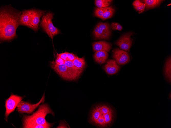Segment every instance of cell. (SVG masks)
Instances as JSON below:
<instances>
[{"label":"cell","instance_id":"cell-1","mask_svg":"<svg viewBox=\"0 0 171 128\" xmlns=\"http://www.w3.org/2000/svg\"><path fill=\"white\" fill-rule=\"evenodd\" d=\"M20 11L10 5L1 8L0 12V38L1 41L10 40L16 36V31L19 25Z\"/></svg>","mask_w":171,"mask_h":128},{"label":"cell","instance_id":"cell-2","mask_svg":"<svg viewBox=\"0 0 171 128\" xmlns=\"http://www.w3.org/2000/svg\"><path fill=\"white\" fill-rule=\"evenodd\" d=\"M51 114L53 116L55 114L47 103L42 104L36 112L30 115H24L23 118V125L27 124H48L45 119L46 115Z\"/></svg>","mask_w":171,"mask_h":128},{"label":"cell","instance_id":"cell-3","mask_svg":"<svg viewBox=\"0 0 171 128\" xmlns=\"http://www.w3.org/2000/svg\"><path fill=\"white\" fill-rule=\"evenodd\" d=\"M53 14L48 12L42 17L40 25L43 30L52 39L54 37L60 32L59 30L53 25L52 19Z\"/></svg>","mask_w":171,"mask_h":128},{"label":"cell","instance_id":"cell-4","mask_svg":"<svg viewBox=\"0 0 171 128\" xmlns=\"http://www.w3.org/2000/svg\"><path fill=\"white\" fill-rule=\"evenodd\" d=\"M51 67L63 79L68 80H75L76 78L72 72L64 64L58 65L55 61L50 62Z\"/></svg>","mask_w":171,"mask_h":128},{"label":"cell","instance_id":"cell-5","mask_svg":"<svg viewBox=\"0 0 171 128\" xmlns=\"http://www.w3.org/2000/svg\"><path fill=\"white\" fill-rule=\"evenodd\" d=\"M93 33L97 39H108L111 34L110 26L106 22H100L94 28Z\"/></svg>","mask_w":171,"mask_h":128},{"label":"cell","instance_id":"cell-6","mask_svg":"<svg viewBox=\"0 0 171 128\" xmlns=\"http://www.w3.org/2000/svg\"><path fill=\"white\" fill-rule=\"evenodd\" d=\"M23 99L22 97L17 95L11 94L7 99L5 102V120L7 122L9 115L13 111L19 103Z\"/></svg>","mask_w":171,"mask_h":128},{"label":"cell","instance_id":"cell-7","mask_svg":"<svg viewBox=\"0 0 171 128\" xmlns=\"http://www.w3.org/2000/svg\"><path fill=\"white\" fill-rule=\"evenodd\" d=\"M45 94L44 93L39 101L36 103L32 104L29 103L21 101L17 105V111L21 114L27 113L30 114L34 110L45 100Z\"/></svg>","mask_w":171,"mask_h":128},{"label":"cell","instance_id":"cell-8","mask_svg":"<svg viewBox=\"0 0 171 128\" xmlns=\"http://www.w3.org/2000/svg\"><path fill=\"white\" fill-rule=\"evenodd\" d=\"M45 10L31 9L30 28L35 31L38 30L40 18L42 16L45 15Z\"/></svg>","mask_w":171,"mask_h":128},{"label":"cell","instance_id":"cell-9","mask_svg":"<svg viewBox=\"0 0 171 128\" xmlns=\"http://www.w3.org/2000/svg\"><path fill=\"white\" fill-rule=\"evenodd\" d=\"M112 51L113 57L118 64L123 65L129 61V56L128 53L126 51L117 48L114 49Z\"/></svg>","mask_w":171,"mask_h":128},{"label":"cell","instance_id":"cell-10","mask_svg":"<svg viewBox=\"0 0 171 128\" xmlns=\"http://www.w3.org/2000/svg\"><path fill=\"white\" fill-rule=\"evenodd\" d=\"M133 34L129 32L123 35L116 41L115 44L121 49L129 51L132 44L131 37Z\"/></svg>","mask_w":171,"mask_h":128},{"label":"cell","instance_id":"cell-11","mask_svg":"<svg viewBox=\"0 0 171 128\" xmlns=\"http://www.w3.org/2000/svg\"><path fill=\"white\" fill-rule=\"evenodd\" d=\"M120 68L114 59L109 60L104 65V70L109 75H112L118 72Z\"/></svg>","mask_w":171,"mask_h":128},{"label":"cell","instance_id":"cell-12","mask_svg":"<svg viewBox=\"0 0 171 128\" xmlns=\"http://www.w3.org/2000/svg\"><path fill=\"white\" fill-rule=\"evenodd\" d=\"M92 45L94 52L104 51L109 52L111 48L110 43L104 41L94 42Z\"/></svg>","mask_w":171,"mask_h":128},{"label":"cell","instance_id":"cell-13","mask_svg":"<svg viewBox=\"0 0 171 128\" xmlns=\"http://www.w3.org/2000/svg\"><path fill=\"white\" fill-rule=\"evenodd\" d=\"M31 9L22 11L19 20V25L27 26L30 28Z\"/></svg>","mask_w":171,"mask_h":128},{"label":"cell","instance_id":"cell-14","mask_svg":"<svg viewBox=\"0 0 171 128\" xmlns=\"http://www.w3.org/2000/svg\"><path fill=\"white\" fill-rule=\"evenodd\" d=\"M108 53L104 51L96 52L94 54V58L97 63L100 64L104 63L108 58Z\"/></svg>","mask_w":171,"mask_h":128},{"label":"cell","instance_id":"cell-15","mask_svg":"<svg viewBox=\"0 0 171 128\" xmlns=\"http://www.w3.org/2000/svg\"><path fill=\"white\" fill-rule=\"evenodd\" d=\"M72 62L77 70L82 73L86 67V63L84 57L79 58L76 56Z\"/></svg>","mask_w":171,"mask_h":128},{"label":"cell","instance_id":"cell-16","mask_svg":"<svg viewBox=\"0 0 171 128\" xmlns=\"http://www.w3.org/2000/svg\"><path fill=\"white\" fill-rule=\"evenodd\" d=\"M64 64L72 72L76 78L78 79L81 73L77 70L73 64L72 61L66 60L65 61Z\"/></svg>","mask_w":171,"mask_h":128},{"label":"cell","instance_id":"cell-17","mask_svg":"<svg viewBox=\"0 0 171 128\" xmlns=\"http://www.w3.org/2000/svg\"><path fill=\"white\" fill-rule=\"evenodd\" d=\"M100 113L99 105L95 106L91 112L90 117L91 122L95 124L100 117Z\"/></svg>","mask_w":171,"mask_h":128},{"label":"cell","instance_id":"cell-18","mask_svg":"<svg viewBox=\"0 0 171 128\" xmlns=\"http://www.w3.org/2000/svg\"><path fill=\"white\" fill-rule=\"evenodd\" d=\"M171 57L167 60L165 67L164 73L166 78L168 81L171 82Z\"/></svg>","mask_w":171,"mask_h":128},{"label":"cell","instance_id":"cell-19","mask_svg":"<svg viewBox=\"0 0 171 128\" xmlns=\"http://www.w3.org/2000/svg\"><path fill=\"white\" fill-rule=\"evenodd\" d=\"M146 5V9H148L159 6L163 1L160 0H145L143 1Z\"/></svg>","mask_w":171,"mask_h":128},{"label":"cell","instance_id":"cell-20","mask_svg":"<svg viewBox=\"0 0 171 128\" xmlns=\"http://www.w3.org/2000/svg\"><path fill=\"white\" fill-rule=\"evenodd\" d=\"M114 9L112 6L107 7L106 9L100 18L105 20L109 18L112 16Z\"/></svg>","mask_w":171,"mask_h":128},{"label":"cell","instance_id":"cell-21","mask_svg":"<svg viewBox=\"0 0 171 128\" xmlns=\"http://www.w3.org/2000/svg\"><path fill=\"white\" fill-rule=\"evenodd\" d=\"M114 113L113 110L105 114H104V118L106 126L110 125L114 119Z\"/></svg>","mask_w":171,"mask_h":128},{"label":"cell","instance_id":"cell-22","mask_svg":"<svg viewBox=\"0 0 171 128\" xmlns=\"http://www.w3.org/2000/svg\"><path fill=\"white\" fill-rule=\"evenodd\" d=\"M112 1L110 0H96L95 1V3L99 8L105 7L109 6Z\"/></svg>","mask_w":171,"mask_h":128},{"label":"cell","instance_id":"cell-23","mask_svg":"<svg viewBox=\"0 0 171 128\" xmlns=\"http://www.w3.org/2000/svg\"><path fill=\"white\" fill-rule=\"evenodd\" d=\"M52 123L48 124L40 125L37 124H27L23 125V128H49L52 125Z\"/></svg>","mask_w":171,"mask_h":128},{"label":"cell","instance_id":"cell-24","mask_svg":"<svg viewBox=\"0 0 171 128\" xmlns=\"http://www.w3.org/2000/svg\"><path fill=\"white\" fill-rule=\"evenodd\" d=\"M100 112V117L97 120L95 124L101 127H106V126L104 121V114L101 112Z\"/></svg>","mask_w":171,"mask_h":128},{"label":"cell","instance_id":"cell-25","mask_svg":"<svg viewBox=\"0 0 171 128\" xmlns=\"http://www.w3.org/2000/svg\"><path fill=\"white\" fill-rule=\"evenodd\" d=\"M106 7L97 8L95 7L94 9V14L95 16L100 18L102 16L106 9Z\"/></svg>","mask_w":171,"mask_h":128},{"label":"cell","instance_id":"cell-26","mask_svg":"<svg viewBox=\"0 0 171 128\" xmlns=\"http://www.w3.org/2000/svg\"><path fill=\"white\" fill-rule=\"evenodd\" d=\"M99 106L100 111L104 114L108 113L113 110L110 107L106 105H102Z\"/></svg>","mask_w":171,"mask_h":128},{"label":"cell","instance_id":"cell-27","mask_svg":"<svg viewBox=\"0 0 171 128\" xmlns=\"http://www.w3.org/2000/svg\"><path fill=\"white\" fill-rule=\"evenodd\" d=\"M111 26L113 30H118L120 31L122 28V27L120 25L115 22L112 23Z\"/></svg>","mask_w":171,"mask_h":128},{"label":"cell","instance_id":"cell-28","mask_svg":"<svg viewBox=\"0 0 171 128\" xmlns=\"http://www.w3.org/2000/svg\"><path fill=\"white\" fill-rule=\"evenodd\" d=\"M76 56L72 53L67 52V60L72 61L75 58Z\"/></svg>","mask_w":171,"mask_h":128},{"label":"cell","instance_id":"cell-29","mask_svg":"<svg viewBox=\"0 0 171 128\" xmlns=\"http://www.w3.org/2000/svg\"><path fill=\"white\" fill-rule=\"evenodd\" d=\"M67 52H65L59 54L57 53L56 57H59L64 61H66L67 60Z\"/></svg>","mask_w":171,"mask_h":128},{"label":"cell","instance_id":"cell-30","mask_svg":"<svg viewBox=\"0 0 171 128\" xmlns=\"http://www.w3.org/2000/svg\"><path fill=\"white\" fill-rule=\"evenodd\" d=\"M65 61L61 58L57 57L55 61V63L57 65H61L64 64Z\"/></svg>","mask_w":171,"mask_h":128},{"label":"cell","instance_id":"cell-31","mask_svg":"<svg viewBox=\"0 0 171 128\" xmlns=\"http://www.w3.org/2000/svg\"><path fill=\"white\" fill-rule=\"evenodd\" d=\"M143 4V3L141 2L140 0H136L133 2V5L134 7H137L141 6Z\"/></svg>","mask_w":171,"mask_h":128},{"label":"cell","instance_id":"cell-32","mask_svg":"<svg viewBox=\"0 0 171 128\" xmlns=\"http://www.w3.org/2000/svg\"><path fill=\"white\" fill-rule=\"evenodd\" d=\"M134 7L137 10L139 11L140 13H141L143 12L141 6L137 7Z\"/></svg>","mask_w":171,"mask_h":128}]
</instances>
